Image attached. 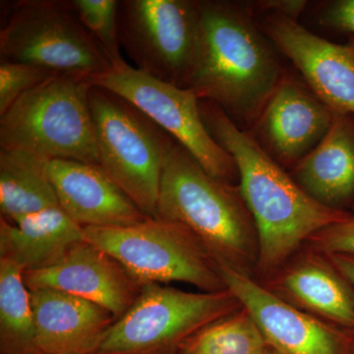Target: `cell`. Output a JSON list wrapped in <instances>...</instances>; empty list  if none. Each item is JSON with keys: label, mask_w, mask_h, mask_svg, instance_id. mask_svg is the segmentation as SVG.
<instances>
[{"label": "cell", "mask_w": 354, "mask_h": 354, "mask_svg": "<svg viewBox=\"0 0 354 354\" xmlns=\"http://www.w3.org/2000/svg\"><path fill=\"white\" fill-rule=\"evenodd\" d=\"M29 290L53 288L109 310L118 320L131 308L143 286L118 261L84 241L55 265L24 272Z\"/></svg>", "instance_id": "4fadbf2b"}, {"label": "cell", "mask_w": 354, "mask_h": 354, "mask_svg": "<svg viewBox=\"0 0 354 354\" xmlns=\"http://www.w3.org/2000/svg\"><path fill=\"white\" fill-rule=\"evenodd\" d=\"M48 171L60 208L81 227H124L151 218L99 165L58 158Z\"/></svg>", "instance_id": "5bb4252c"}, {"label": "cell", "mask_w": 354, "mask_h": 354, "mask_svg": "<svg viewBox=\"0 0 354 354\" xmlns=\"http://www.w3.org/2000/svg\"><path fill=\"white\" fill-rule=\"evenodd\" d=\"M264 32L299 70L312 93L335 113L354 116V46L320 38L297 20L270 13Z\"/></svg>", "instance_id": "7c38bea8"}, {"label": "cell", "mask_w": 354, "mask_h": 354, "mask_svg": "<svg viewBox=\"0 0 354 354\" xmlns=\"http://www.w3.org/2000/svg\"><path fill=\"white\" fill-rule=\"evenodd\" d=\"M349 43L353 44V46H354V37H351V39H349Z\"/></svg>", "instance_id": "f546056e"}, {"label": "cell", "mask_w": 354, "mask_h": 354, "mask_svg": "<svg viewBox=\"0 0 354 354\" xmlns=\"http://www.w3.org/2000/svg\"><path fill=\"white\" fill-rule=\"evenodd\" d=\"M308 241L316 252L325 256L344 255L354 258V216L324 228Z\"/></svg>", "instance_id": "d4e9b609"}, {"label": "cell", "mask_w": 354, "mask_h": 354, "mask_svg": "<svg viewBox=\"0 0 354 354\" xmlns=\"http://www.w3.org/2000/svg\"><path fill=\"white\" fill-rule=\"evenodd\" d=\"M84 239L118 261L142 286L180 281L204 292L227 290L218 263L174 221L148 218L124 227H84Z\"/></svg>", "instance_id": "8992f818"}, {"label": "cell", "mask_w": 354, "mask_h": 354, "mask_svg": "<svg viewBox=\"0 0 354 354\" xmlns=\"http://www.w3.org/2000/svg\"><path fill=\"white\" fill-rule=\"evenodd\" d=\"M326 257L329 258L335 269L341 272L354 288V258L344 255L326 256Z\"/></svg>", "instance_id": "83f0119b"}, {"label": "cell", "mask_w": 354, "mask_h": 354, "mask_svg": "<svg viewBox=\"0 0 354 354\" xmlns=\"http://www.w3.org/2000/svg\"><path fill=\"white\" fill-rule=\"evenodd\" d=\"M199 106L209 134L236 165L239 190L257 230L260 271L278 269L304 241L351 216L307 194L220 106L208 100H200Z\"/></svg>", "instance_id": "6da1fadb"}, {"label": "cell", "mask_w": 354, "mask_h": 354, "mask_svg": "<svg viewBox=\"0 0 354 354\" xmlns=\"http://www.w3.org/2000/svg\"><path fill=\"white\" fill-rule=\"evenodd\" d=\"M84 241L83 227L60 207L43 209L15 223L0 218V259L15 263L24 272L55 265Z\"/></svg>", "instance_id": "d6986e66"}, {"label": "cell", "mask_w": 354, "mask_h": 354, "mask_svg": "<svg viewBox=\"0 0 354 354\" xmlns=\"http://www.w3.org/2000/svg\"><path fill=\"white\" fill-rule=\"evenodd\" d=\"M43 156L0 149V212L15 223L43 209L60 207L51 183L50 162Z\"/></svg>", "instance_id": "ffe728a7"}, {"label": "cell", "mask_w": 354, "mask_h": 354, "mask_svg": "<svg viewBox=\"0 0 354 354\" xmlns=\"http://www.w3.org/2000/svg\"><path fill=\"white\" fill-rule=\"evenodd\" d=\"M334 114L304 86L281 79L258 118L260 136L278 160L297 165L325 138Z\"/></svg>", "instance_id": "9a60e30c"}, {"label": "cell", "mask_w": 354, "mask_h": 354, "mask_svg": "<svg viewBox=\"0 0 354 354\" xmlns=\"http://www.w3.org/2000/svg\"><path fill=\"white\" fill-rule=\"evenodd\" d=\"M1 6L0 62L88 81L113 66L79 19L73 0H16Z\"/></svg>", "instance_id": "5b68a950"}, {"label": "cell", "mask_w": 354, "mask_h": 354, "mask_svg": "<svg viewBox=\"0 0 354 354\" xmlns=\"http://www.w3.org/2000/svg\"><path fill=\"white\" fill-rule=\"evenodd\" d=\"M268 354H281V353H278V351H274V349L270 348L269 353H268Z\"/></svg>", "instance_id": "f1b7e54d"}, {"label": "cell", "mask_w": 354, "mask_h": 354, "mask_svg": "<svg viewBox=\"0 0 354 354\" xmlns=\"http://www.w3.org/2000/svg\"><path fill=\"white\" fill-rule=\"evenodd\" d=\"M120 46L135 68L189 88L198 50L199 1L122 0L118 2Z\"/></svg>", "instance_id": "9c48e42d"}, {"label": "cell", "mask_w": 354, "mask_h": 354, "mask_svg": "<svg viewBox=\"0 0 354 354\" xmlns=\"http://www.w3.org/2000/svg\"><path fill=\"white\" fill-rule=\"evenodd\" d=\"M241 309L230 290L188 292L148 283L95 354H176L198 330Z\"/></svg>", "instance_id": "ba28073f"}, {"label": "cell", "mask_w": 354, "mask_h": 354, "mask_svg": "<svg viewBox=\"0 0 354 354\" xmlns=\"http://www.w3.org/2000/svg\"><path fill=\"white\" fill-rule=\"evenodd\" d=\"M0 354H39L24 271L0 259Z\"/></svg>", "instance_id": "44dd1931"}, {"label": "cell", "mask_w": 354, "mask_h": 354, "mask_svg": "<svg viewBox=\"0 0 354 354\" xmlns=\"http://www.w3.org/2000/svg\"><path fill=\"white\" fill-rule=\"evenodd\" d=\"M307 2L302 0H270L258 2V6L270 13L279 14L291 19H297L304 10Z\"/></svg>", "instance_id": "4316f807"}, {"label": "cell", "mask_w": 354, "mask_h": 354, "mask_svg": "<svg viewBox=\"0 0 354 354\" xmlns=\"http://www.w3.org/2000/svg\"><path fill=\"white\" fill-rule=\"evenodd\" d=\"M293 176L316 201L342 209L354 197V116L335 113L330 131L295 165Z\"/></svg>", "instance_id": "ac0fdd59"}, {"label": "cell", "mask_w": 354, "mask_h": 354, "mask_svg": "<svg viewBox=\"0 0 354 354\" xmlns=\"http://www.w3.org/2000/svg\"><path fill=\"white\" fill-rule=\"evenodd\" d=\"M268 290L320 320L354 329V288L320 253L293 261Z\"/></svg>", "instance_id": "e0dca14e"}, {"label": "cell", "mask_w": 354, "mask_h": 354, "mask_svg": "<svg viewBox=\"0 0 354 354\" xmlns=\"http://www.w3.org/2000/svg\"><path fill=\"white\" fill-rule=\"evenodd\" d=\"M220 272L270 348L281 354L348 353V337L332 324L288 304L246 272L223 266Z\"/></svg>", "instance_id": "8fae6325"}, {"label": "cell", "mask_w": 354, "mask_h": 354, "mask_svg": "<svg viewBox=\"0 0 354 354\" xmlns=\"http://www.w3.org/2000/svg\"><path fill=\"white\" fill-rule=\"evenodd\" d=\"M90 83L131 102L178 142L214 178L232 184L239 176L234 158L207 129L199 97L190 88L153 78L124 59L91 79Z\"/></svg>", "instance_id": "30bf717a"}, {"label": "cell", "mask_w": 354, "mask_h": 354, "mask_svg": "<svg viewBox=\"0 0 354 354\" xmlns=\"http://www.w3.org/2000/svg\"><path fill=\"white\" fill-rule=\"evenodd\" d=\"M317 21L327 29L348 32L354 37V0L326 2L317 13Z\"/></svg>", "instance_id": "484cf974"}, {"label": "cell", "mask_w": 354, "mask_h": 354, "mask_svg": "<svg viewBox=\"0 0 354 354\" xmlns=\"http://www.w3.org/2000/svg\"><path fill=\"white\" fill-rule=\"evenodd\" d=\"M58 75L35 65L0 62V116L30 90Z\"/></svg>", "instance_id": "cb8c5ba5"}, {"label": "cell", "mask_w": 354, "mask_h": 354, "mask_svg": "<svg viewBox=\"0 0 354 354\" xmlns=\"http://www.w3.org/2000/svg\"><path fill=\"white\" fill-rule=\"evenodd\" d=\"M88 104L100 167L141 212L157 216L167 134L131 102L93 86Z\"/></svg>", "instance_id": "52a82bcc"}, {"label": "cell", "mask_w": 354, "mask_h": 354, "mask_svg": "<svg viewBox=\"0 0 354 354\" xmlns=\"http://www.w3.org/2000/svg\"><path fill=\"white\" fill-rule=\"evenodd\" d=\"M271 46L247 14L223 1H199V32L189 88L230 118L257 120L281 81Z\"/></svg>", "instance_id": "7a4b0ae2"}, {"label": "cell", "mask_w": 354, "mask_h": 354, "mask_svg": "<svg viewBox=\"0 0 354 354\" xmlns=\"http://www.w3.org/2000/svg\"><path fill=\"white\" fill-rule=\"evenodd\" d=\"M156 218L187 228L218 267L246 274L257 268V230L239 187L209 176L169 135L165 142Z\"/></svg>", "instance_id": "3957f363"}, {"label": "cell", "mask_w": 354, "mask_h": 354, "mask_svg": "<svg viewBox=\"0 0 354 354\" xmlns=\"http://www.w3.org/2000/svg\"><path fill=\"white\" fill-rule=\"evenodd\" d=\"M39 354H95L115 318L104 307L53 288L29 290Z\"/></svg>", "instance_id": "2e32d148"}, {"label": "cell", "mask_w": 354, "mask_h": 354, "mask_svg": "<svg viewBox=\"0 0 354 354\" xmlns=\"http://www.w3.org/2000/svg\"><path fill=\"white\" fill-rule=\"evenodd\" d=\"M116 0H73L79 19L100 44L111 64L122 62Z\"/></svg>", "instance_id": "603a6c76"}, {"label": "cell", "mask_w": 354, "mask_h": 354, "mask_svg": "<svg viewBox=\"0 0 354 354\" xmlns=\"http://www.w3.org/2000/svg\"><path fill=\"white\" fill-rule=\"evenodd\" d=\"M91 88L88 79L55 75L26 93L0 116V149L100 165Z\"/></svg>", "instance_id": "277c9868"}, {"label": "cell", "mask_w": 354, "mask_h": 354, "mask_svg": "<svg viewBox=\"0 0 354 354\" xmlns=\"http://www.w3.org/2000/svg\"><path fill=\"white\" fill-rule=\"evenodd\" d=\"M269 349L255 321L242 307L191 335L176 354H268Z\"/></svg>", "instance_id": "7402d4cb"}]
</instances>
